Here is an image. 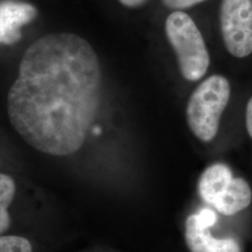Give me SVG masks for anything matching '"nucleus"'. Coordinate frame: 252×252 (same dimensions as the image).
<instances>
[{"mask_svg":"<svg viewBox=\"0 0 252 252\" xmlns=\"http://www.w3.org/2000/svg\"><path fill=\"white\" fill-rule=\"evenodd\" d=\"M165 34L177 54L185 80L196 81L207 73L210 58L197 26L183 11H174L165 21Z\"/></svg>","mask_w":252,"mask_h":252,"instance_id":"7ed1b4c3","label":"nucleus"},{"mask_svg":"<svg viewBox=\"0 0 252 252\" xmlns=\"http://www.w3.org/2000/svg\"><path fill=\"white\" fill-rule=\"evenodd\" d=\"M121 4L127 8H137L144 4L147 0H119Z\"/></svg>","mask_w":252,"mask_h":252,"instance_id":"ddd939ff","label":"nucleus"},{"mask_svg":"<svg viewBox=\"0 0 252 252\" xmlns=\"http://www.w3.org/2000/svg\"><path fill=\"white\" fill-rule=\"evenodd\" d=\"M15 183L4 174H0V234L5 233L10 225L9 207L15 195Z\"/></svg>","mask_w":252,"mask_h":252,"instance_id":"1a4fd4ad","label":"nucleus"},{"mask_svg":"<svg viewBox=\"0 0 252 252\" xmlns=\"http://www.w3.org/2000/svg\"><path fill=\"white\" fill-rule=\"evenodd\" d=\"M162 4L171 9H184L190 8L206 0H162Z\"/></svg>","mask_w":252,"mask_h":252,"instance_id":"9b49d317","label":"nucleus"},{"mask_svg":"<svg viewBox=\"0 0 252 252\" xmlns=\"http://www.w3.org/2000/svg\"><path fill=\"white\" fill-rule=\"evenodd\" d=\"M220 30L227 51L234 57L252 54V0H222Z\"/></svg>","mask_w":252,"mask_h":252,"instance_id":"20e7f679","label":"nucleus"},{"mask_svg":"<svg viewBox=\"0 0 252 252\" xmlns=\"http://www.w3.org/2000/svg\"><path fill=\"white\" fill-rule=\"evenodd\" d=\"M101 70L97 55L81 36L51 34L30 46L8 94L9 121L41 153L78 152L97 116Z\"/></svg>","mask_w":252,"mask_h":252,"instance_id":"f257e3e1","label":"nucleus"},{"mask_svg":"<svg viewBox=\"0 0 252 252\" xmlns=\"http://www.w3.org/2000/svg\"><path fill=\"white\" fill-rule=\"evenodd\" d=\"M246 127L249 135L252 138V96L249 100L246 109Z\"/></svg>","mask_w":252,"mask_h":252,"instance_id":"f8f14e48","label":"nucleus"},{"mask_svg":"<svg viewBox=\"0 0 252 252\" xmlns=\"http://www.w3.org/2000/svg\"><path fill=\"white\" fill-rule=\"evenodd\" d=\"M0 252H32V246L22 236L0 235Z\"/></svg>","mask_w":252,"mask_h":252,"instance_id":"9d476101","label":"nucleus"},{"mask_svg":"<svg viewBox=\"0 0 252 252\" xmlns=\"http://www.w3.org/2000/svg\"><path fill=\"white\" fill-rule=\"evenodd\" d=\"M234 179L228 165L217 162L202 173L198 182V191L205 203L214 207L228 189Z\"/></svg>","mask_w":252,"mask_h":252,"instance_id":"0eeeda50","label":"nucleus"},{"mask_svg":"<svg viewBox=\"0 0 252 252\" xmlns=\"http://www.w3.org/2000/svg\"><path fill=\"white\" fill-rule=\"evenodd\" d=\"M231 86L225 77L213 75L203 81L189 97L186 115L189 129L203 142L211 141L229 103Z\"/></svg>","mask_w":252,"mask_h":252,"instance_id":"f03ea898","label":"nucleus"},{"mask_svg":"<svg viewBox=\"0 0 252 252\" xmlns=\"http://www.w3.org/2000/svg\"><path fill=\"white\" fill-rule=\"evenodd\" d=\"M252 200V191L249 183L241 178H234L225 193L213 207L222 215L232 216L249 207Z\"/></svg>","mask_w":252,"mask_h":252,"instance_id":"6e6552de","label":"nucleus"},{"mask_svg":"<svg viewBox=\"0 0 252 252\" xmlns=\"http://www.w3.org/2000/svg\"><path fill=\"white\" fill-rule=\"evenodd\" d=\"M34 6L16 1L0 4V44L11 45L20 40L21 28L36 16Z\"/></svg>","mask_w":252,"mask_h":252,"instance_id":"423d86ee","label":"nucleus"},{"mask_svg":"<svg viewBox=\"0 0 252 252\" xmlns=\"http://www.w3.org/2000/svg\"><path fill=\"white\" fill-rule=\"evenodd\" d=\"M215 212L209 208L189 215L185 221V241L190 252H241L234 238H215L209 231L216 223Z\"/></svg>","mask_w":252,"mask_h":252,"instance_id":"39448f33","label":"nucleus"}]
</instances>
